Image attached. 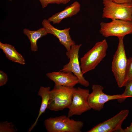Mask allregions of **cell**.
Returning a JSON list of instances; mask_svg holds the SVG:
<instances>
[{
    "instance_id": "obj_1",
    "label": "cell",
    "mask_w": 132,
    "mask_h": 132,
    "mask_svg": "<svg viewBox=\"0 0 132 132\" xmlns=\"http://www.w3.org/2000/svg\"><path fill=\"white\" fill-rule=\"evenodd\" d=\"M124 37L118 38L119 43L112 63L111 69L118 86H125L127 83L128 60L123 43Z\"/></svg>"
},
{
    "instance_id": "obj_2",
    "label": "cell",
    "mask_w": 132,
    "mask_h": 132,
    "mask_svg": "<svg viewBox=\"0 0 132 132\" xmlns=\"http://www.w3.org/2000/svg\"><path fill=\"white\" fill-rule=\"evenodd\" d=\"M77 88L55 85L50 90V99L47 109L56 111L69 108Z\"/></svg>"
},
{
    "instance_id": "obj_3",
    "label": "cell",
    "mask_w": 132,
    "mask_h": 132,
    "mask_svg": "<svg viewBox=\"0 0 132 132\" xmlns=\"http://www.w3.org/2000/svg\"><path fill=\"white\" fill-rule=\"evenodd\" d=\"M108 47L106 40L97 42L80 59L83 75L94 69L106 56Z\"/></svg>"
},
{
    "instance_id": "obj_4",
    "label": "cell",
    "mask_w": 132,
    "mask_h": 132,
    "mask_svg": "<svg viewBox=\"0 0 132 132\" xmlns=\"http://www.w3.org/2000/svg\"><path fill=\"white\" fill-rule=\"evenodd\" d=\"M44 124L48 132H81L84 125L82 121L65 115L50 117L44 121Z\"/></svg>"
},
{
    "instance_id": "obj_5",
    "label": "cell",
    "mask_w": 132,
    "mask_h": 132,
    "mask_svg": "<svg viewBox=\"0 0 132 132\" xmlns=\"http://www.w3.org/2000/svg\"><path fill=\"white\" fill-rule=\"evenodd\" d=\"M102 3V18L132 22V2L119 3L112 0H103Z\"/></svg>"
},
{
    "instance_id": "obj_6",
    "label": "cell",
    "mask_w": 132,
    "mask_h": 132,
    "mask_svg": "<svg viewBox=\"0 0 132 132\" xmlns=\"http://www.w3.org/2000/svg\"><path fill=\"white\" fill-rule=\"evenodd\" d=\"M99 32L103 36L123 37L132 34V22L120 20H112L108 22H101Z\"/></svg>"
},
{
    "instance_id": "obj_7",
    "label": "cell",
    "mask_w": 132,
    "mask_h": 132,
    "mask_svg": "<svg viewBox=\"0 0 132 132\" xmlns=\"http://www.w3.org/2000/svg\"><path fill=\"white\" fill-rule=\"evenodd\" d=\"M82 45L81 44H75L71 46L70 51H67L66 55L69 61L60 71L72 73L78 78L79 83L85 87H88L89 85V82L83 77L79 60V52Z\"/></svg>"
},
{
    "instance_id": "obj_8",
    "label": "cell",
    "mask_w": 132,
    "mask_h": 132,
    "mask_svg": "<svg viewBox=\"0 0 132 132\" xmlns=\"http://www.w3.org/2000/svg\"><path fill=\"white\" fill-rule=\"evenodd\" d=\"M89 94L88 89H82L79 87L77 88L68 108V117L70 118L74 115H80L91 109L88 102Z\"/></svg>"
},
{
    "instance_id": "obj_9",
    "label": "cell",
    "mask_w": 132,
    "mask_h": 132,
    "mask_svg": "<svg viewBox=\"0 0 132 132\" xmlns=\"http://www.w3.org/2000/svg\"><path fill=\"white\" fill-rule=\"evenodd\" d=\"M129 110H121L113 117L97 125L87 132H123L121 126L127 117Z\"/></svg>"
},
{
    "instance_id": "obj_10",
    "label": "cell",
    "mask_w": 132,
    "mask_h": 132,
    "mask_svg": "<svg viewBox=\"0 0 132 132\" xmlns=\"http://www.w3.org/2000/svg\"><path fill=\"white\" fill-rule=\"evenodd\" d=\"M92 89V92L89 95L88 102L91 109L95 110H100L108 101L121 97V94L109 95L105 93L103 91L104 88L99 85H93Z\"/></svg>"
},
{
    "instance_id": "obj_11",
    "label": "cell",
    "mask_w": 132,
    "mask_h": 132,
    "mask_svg": "<svg viewBox=\"0 0 132 132\" xmlns=\"http://www.w3.org/2000/svg\"><path fill=\"white\" fill-rule=\"evenodd\" d=\"M42 24L48 34H52L56 37L67 51H70L71 46L76 44L69 34L70 28H66L62 30L58 29L53 26L48 19H46L43 20Z\"/></svg>"
},
{
    "instance_id": "obj_12",
    "label": "cell",
    "mask_w": 132,
    "mask_h": 132,
    "mask_svg": "<svg viewBox=\"0 0 132 132\" xmlns=\"http://www.w3.org/2000/svg\"><path fill=\"white\" fill-rule=\"evenodd\" d=\"M46 76L54 82L56 85L74 87L79 83L77 77L71 72L60 71L48 73Z\"/></svg>"
},
{
    "instance_id": "obj_13",
    "label": "cell",
    "mask_w": 132,
    "mask_h": 132,
    "mask_svg": "<svg viewBox=\"0 0 132 132\" xmlns=\"http://www.w3.org/2000/svg\"><path fill=\"white\" fill-rule=\"evenodd\" d=\"M80 5L77 1L67 6L63 10L57 12L49 17L48 20L53 24H58L64 19L76 15L80 11Z\"/></svg>"
},
{
    "instance_id": "obj_14",
    "label": "cell",
    "mask_w": 132,
    "mask_h": 132,
    "mask_svg": "<svg viewBox=\"0 0 132 132\" xmlns=\"http://www.w3.org/2000/svg\"><path fill=\"white\" fill-rule=\"evenodd\" d=\"M50 88L49 87H44L41 86L38 93V95L42 98L41 104L39 113L34 123L31 125L29 129L28 132H30L36 125L38 119L47 109L50 99Z\"/></svg>"
},
{
    "instance_id": "obj_15",
    "label": "cell",
    "mask_w": 132,
    "mask_h": 132,
    "mask_svg": "<svg viewBox=\"0 0 132 132\" xmlns=\"http://www.w3.org/2000/svg\"><path fill=\"white\" fill-rule=\"evenodd\" d=\"M0 48L2 50L6 57L12 61L22 65L26 63L24 58L19 53L13 45L0 42Z\"/></svg>"
},
{
    "instance_id": "obj_16",
    "label": "cell",
    "mask_w": 132,
    "mask_h": 132,
    "mask_svg": "<svg viewBox=\"0 0 132 132\" xmlns=\"http://www.w3.org/2000/svg\"><path fill=\"white\" fill-rule=\"evenodd\" d=\"M23 32L30 41L31 50L34 52L38 50L37 44L38 40L48 34L45 28L43 27L35 30H31L24 28Z\"/></svg>"
},
{
    "instance_id": "obj_17",
    "label": "cell",
    "mask_w": 132,
    "mask_h": 132,
    "mask_svg": "<svg viewBox=\"0 0 132 132\" xmlns=\"http://www.w3.org/2000/svg\"><path fill=\"white\" fill-rule=\"evenodd\" d=\"M17 128L11 122L7 121L0 122V132H15L17 131Z\"/></svg>"
},
{
    "instance_id": "obj_18",
    "label": "cell",
    "mask_w": 132,
    "mask_h": 132,
    "mask_svg": "<svg viewBox=\"0 0 132 132\" xmlns=\"http://www.w3.org/2000/svg\"><path fill=\"white\" fill-rule=\"evenodd\" d=\"M125 86L124 92L121 94V98L117 100L120 103L123 102L127 98L132 97V81L128 82Z\"/></svg>"
},
{
    "instance_id": "obj_19",
    "label": "cell",
    "mask_w": 132,
    "mask_h": 132,
    "mask_svg": "<svg viewBox=\"0 0 132 132\" xmlns=\"http://www.w3.org/2000/svg\"><path fill=\"white\" fill-rule=\"evenodd\" d=\"M43 8L46 7L49 4H66L71 0H39Z\"/></svg>"
},
{
    "instance_id": "obj_20",
    "label": "cell",
    "mask_w": 132,
    "mask_h": 132,
    "mask_svg": "<svg viewBox=\"0 0 132 132\" xmlns=\"http://www.w3.org/2000/svg\"><path fill=\"white\" fill-rule=\"evenodd\" d=\"M127 78V83L132 81V57L128 58Z\"/></svg>"
},
{
    "instance_id": "obj_21",
    "label": "cell",
    "mask_w": 132,
    "mask_h": 132,
    "mask_svg": "<svg viewBox=\"0 0 132 132\" xmlns=\"http://www.w3.org/2000/svg\"><path fill=\"white\" fill-rule=\"evenodd\" d=\"M8 81L7 74L2 70H0V86L5 84Z\"/></svg>"
},
{
    "instance_id": "obj_22",
    "label": "cell",
    "mask_w": 132,
    "mask_h": 132,
    "mask_svg": "<svg viewBox=\"0 0 132 132\" xmlns=\"http://www.w3.org/2000/svg\"><path fill=\"white\" fill-rule=\"evenodd\" d=\"M113 1L119 3H125L132 2V0H112Z\"/></svg>"
},
{
    "instance_id": "obj_23",
    "label": "cell",
    "mask_w": 132,
    "mask_h": 132,
    "mask_svg": "<svg viewBox=\"0 0 132 132\" xmlns=\"http://www.w3.org/2000/svg\"><path fill=\"white\" fill-rule=\"evenodd\" d=\"M123 132H132V122L129 127L123 129Z\"/></svg>"
},
{
    "instance_id": "obj_24",
    "label": "cell",
    "mask_w": 132,
    "mask_h": 132,
    "mask_svg": "<svg viewBox=\"0 0 132 132\" xmlns=\"http://www.w3.org/2000/svg\"><path fill=\"white\" fill-rule=\"evenodd\" d=\"M9 0V1H12V0Z\"/></svg>"
}]
</instances>
